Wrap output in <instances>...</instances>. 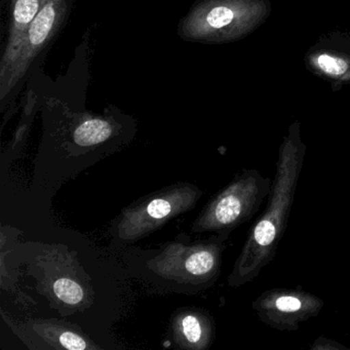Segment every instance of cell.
Instances as JSON below:
<instances>
[{
    "instance_id": "cell-1",
    "label": "cell",
    "mask_w": 350,
    "mask_h": 350,
    "mask_svg": "<svg viewBox=\"0 0 350 350\" xmlns=\"http://www.w3.org/2000/svg\"><path fill=\"white\" fill-rule=\"evenodd\" d=\"M306 146L298 131H291L278 151L275 175L263 214L254 223L228 276L231 288L253 282L274 259L284 237L304 165Z\"/></svg>"
},
{
    "instance_id": "cell-2",
    "label": "cell",
    "mask_w": 350,
    "mask_h": 350,
    "mask_svg": "<svg viewBox=\"0 0 350 350\" xmlns=\"http://www.w3.org/2000/svg\"><path fill=\"white\" fill-rule=\"evenodd\" d=\"M229 237L228 233H214L192 241L182 233L157 249L130 250L126 259L139 278L159 290L198 294L218 280Z\"/></svg>"
},
{
    "instance_id": "cell-3",
    "label": "cell",
    "mask_w": 350,
    "mask_h": 350,
    "mask_svg": "<svg viewBox=\"0 0 350 350\" xmlns=\"http://www.w3.org/2000/svg\"><path fill=\"white\" fill-rule=\"evenodd\" d=\"M202 194L194 184L179 182L135 200L112 221L111 245L118 249L148 237L194 208Z\"/></svg>"
},
{
    "instance_id": "cell-4",
    "label": "cell",
    "mask_w": 350,
    "mask_h": 350,
    "mask_svg": "<svg viewBox=\"0 0 350 350\" xmlns=\"http://www.w3.org/2000/svg\"><path fill=\"white\" fill-rule=\"evenodd\" d=\"M272 180L258 170L237 173L204 206L193 224V233H228L251 221L271 191Z\"/></svg>"
},
{
    "instance_id": "cell-5",
    "label": "cell",
    "mask_w": 350,
    "mask_h": 350,
    "mask_svg": "<svg viewBox=\"0 0 350 350\" xmlns=\"http://www.w3.org/2000/svg\"><path fill=\"white\" fill-rule=\"evenodd\" d=\"M72 3L73 0H46L30 24L13 58L7 65L0 67V100L3 109L60 31Z\"/></svg>"
},
{
    "instance_id": "cell-6",
    "label": "cell",
    "mask_w": 350,
    "mask_h": 350,
    "mask_svg": "<svg viewBox=\"0 0 350 350\" xmlns=\"http://www.w3.org/2000/svg\"><path fill=\"white\" fill-rule=\"evenodd\" d=\"M325 301L301 288H276L265 291L252 303L258 319L278 331H298L301 323L314 319Z\"/></svg>"
},
{
    "instance_id": "cell-7",
    "label": "cell",
    "mask_w": 350,
    "mask_h": 350,
    "mask_svg": "<svg viewBox=\"0 0 350 350\" xmlns=\"http://www.w3.org/2000/svg\"><path fill=\"white\" fill-rule=\"evenodd\" d=\"M16 335L23 340L30 349H98L83 332L68 321L60 319H29L25 323H14L3 314Z\"/></svg>"
},
{
    "instance_id": "cell-8",
    "label": "cell",
    "mask_w": 350,
    "mask_h": 350,
    "mask_svg": "<svg viewBox=\"0 0 350 350\" xmlns=\"http://www.w3.org/2000/svg\"><path fill=\"white\" fill-rule=\"evenodd\" d=\"M216 338V323L208 310L182 307L172 315L165 345L185 350H206Z\"/></svg>"
},
{
    "instance_id": "cell-9",
    "label": "cell",
    "mask_w": 350,
    "mask_h": 350,
    "mask_svg": "<svg viewBox=\"0 0 350 350\" xmlns=\"http://www.w3.org/2000/svg\"><path fill=\"white\" fill-rule=\"evenodd\" d=\"M46 1V0H12L7 40L1 55L0 67L7 65L13 58L30 24L40 13Z\"/></svg>"
},
{
    "instance_id": "cell-10",
    "label": "cell",
    "mask_w": 350,
    "mask_h": 350,
    "mask_svg": "<svg viewBox=\"0 0 350 350\" xmlns=\"http://www.w3.org/2000/svg\"><path fill=\"white\" fill-rule=\"evenodd\" d=\"M116 136V124L107 118L85 116L71 132V144L89 149L109 141Z\"/></svg>"
},
{
    "instance_id": "cell-11",
    "label": "cell",
    "mask_w": 350,
    "mask_h": 350,
    "mask_svg": "<svg viewBox=\"0 0 350 350\" xmlns=\"http://www.w3.org/2000/svg\"><path fill=\"white\" fill-rule=\"evenodd\" d=\"M51 292L55 299L70 308L81 307L87 299L85 288L73 276L60 275L55 278L51 286Z\"/></svg>"
},
{
    "instance_id": "cell-12",
    "label": "cell",
    "mask_w": 350,
    "mask_h": 350,
    "mask_svg": "<svg viewBox=\"0 0 350 350\" xmlns=\"http://www.w3.org/2000/svg\"><path fill=\"white\" fill-rule=\"evenodd\" d=\"M317 63L323 72L329 75H342L347 69L345 62L329 55H321L317 57Z\"/></svg>"
},
{
    "instance_id": "cell-13",
    "label": "cell",
    "mask_w": 350,
    "mask_h": 350,
    "mask_svg": "<svg viewBox=\"0 0 350 350\" xmlns=\"http://www.w3.org/2000/svg\"><path fill=\"white\" fill-rule=\"evenodd\" d=\"M311 350H347L348 347H346L343 344L339 343L335 340L329 339V338L325 337V336H321L314 340L312 344L310 345Z\"/></svg>"
}]
</instances>
